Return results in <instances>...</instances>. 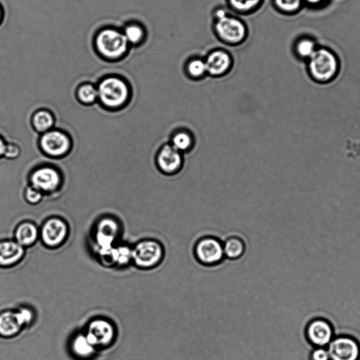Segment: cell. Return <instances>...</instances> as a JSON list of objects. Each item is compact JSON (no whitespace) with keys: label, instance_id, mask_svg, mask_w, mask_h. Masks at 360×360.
Wrapping results in <instances>:
<instances>
[{"label":"cell","instance_id":"8992f818","mask_svg":"<svg viewBox=\"0 0 360 360\" xmlns=\"http://www.w3.org/2000/svg\"><path fill=\"white\" fill-rule=\"evenodd\" d=\"M39 145L47 156L59 158L67 156L70 152L72 142L66 133L54 129L41 135Z\"/></svg>","mask_w":360,"mask_h":360},{"label":"cell","instance_id":"1f68e13d","mask_svg":"<svg viewBox=\"0 0 360 360\" xmlns=\"http://www.w3.org/2000/svg\"><path fill=\"white\" fill-rule=\"evenodd\" d=\"M17 314L23 326L31 324L33 319V312L26 308L19 309V311H17Z\"/></svg>","mask_w":360,"mask_h":360},{"label":"cell","instance_id":"ffe728a7","mask_svg":"<svg viewBox=\"0 0 360 360\" xmlns=\"http://www.w3.org/2000/svg\"><path fill=\"white\" fill-rule=\"evenodd\" d=\"M31 122L34 130L42 135L54 129L55 118L49 111L40 109L33 115Z\"/></svg>","mask_w":360,"mask_h":360},{"label":"cell","instance_id":"5bb4252c","mask_svg":"<svg viewBox=\"0 0 360 360\" xmlns=\"http://www.w3.org/2000/svg\"><path fill=\"white\" fill-rule=\"evenodd\" d=\"M113 326L104 320H95L88 326L85 335L88 341L94 346H108L115 337Z\"/></svg>","mask_w":360,"mask_h":360},{"label":"cell","instance_id":"f546056e","mask_svg":"<svg viewBox=\"0 0 360 360\" xmlns=\"http://www.w3.org/2000/svg\"><path fill=\"white\" fill-rule=\"evenodd\" d=\"M43 197V193L30 186L25 190L24 198L28 204L37 205L42 202Z\"/></svg>","mask_w":360,"mask_h":360},{"label":"cell","instance_id":"2e32d148","mask_svg":"<svg viewBox=\"0 0 360 360\" xmlns=\"http://www.w3.org/2000/svg\"><path fill=\"white\" fill-rule=\"evenodd\" d=\"M24 254V248L16 241L0 242V267L8 268L17 264Z\"/></svg>","mask_w":360,"mask_h":360},{"label":"cell","instance_id":"d590c367","mask_svg":"<svg viewBox=\"0 0 360 360\" xmlns=\"http://www.w3.org/2000/svg\"><path fill=\"white\" fill-rule=\"evenodd\" d=\"M5 20V10L1 4H0V26L3 24Z\"/></svg>","mask_w":360,"mask_h":360},{"label":"cell","instance_id":"d6a6232c","mask_svg":"<svg viewBox=\"0 0 360 360\" xmlns=\"http://www.w3.org/2000/svg\"><path fill=\"white\" fill-rule=\"evenodd\" d=\"M311 360H330L327 349L325 347H316L311 352Z\"/></svg>","mask_w":360,"mask_h":360},{"label":"cell","instance_id":"ba28073f","mask_svg":"<svg viewBox=\"0 0 360 360\" xmlns=\"http://www.w3.org/2000/svg\"><path fill=\"white\" fill-rule=\"evenodd\" d=\"M215 29L222 41L232 44L242 42L247 35L245 23L227 15L216 19Z\"/></svg>","mask_w":360,"mask_h":360},{"label":"cell","instance_id":"e0dca14e","mask_svg":"<svg viewBox=\"0 0 360 360\" xmlns=\"http://www.w3.org/2000/svg\"><path fill=\"white\" fill-rule=\"evenodd\" d=\"M22 327L17 312L7 311L0 313V336L13 337L20 332Z\"/></svg>","mask_w":360,"mask_h":360},{"label":"cell","instance_id":"603a6c76","mask_svg":"<svg viewBox=\"0 0 360 360\" xmlns=\"http://www.w3.org/2000/svg\"><path fill=\"white\" fill-rule=\"evenodd\" d=\"M122 31L131 47L138 46L145 40V30L138 23H129Z\"/></svg>","mask_w":360,"mask_h":360},{"label":"cell","instance_id":"ac0fdd59","mask_svg":"<svg viewBox=\"0 0 360 360\" xmlns=\"http://www.w3.org/2000/svg\"><path fill=\"white\" fill-rule=\"evenodd\" d=\"M16 242L23 247L34 245L38 237V227L31 221L21 222L15 229Z\"/></svg>","mask_w":360,"mask_h":360},{"label":"cell","instance_id":"3957f363","mask_svg":"<svg viewBox=\"0 0 360 360\" xmlns=\"http://www.w3.org/2000/svg\"><path fill=\"white\" fill-rule=\"evenodd\" d=\"M310 77L320 84H327L334 81L340 72L337 56L327 48H318L308 60Z\"/></svg>","mask_w":360,"mask_h":360},{"label":"cell","instance_id":"4dcf8cb0","mask_svg":"<svg viewBox=\"0 0 360 360\" xmlns=\"http://www.w3.org/2000/svg\"><path fill=\"white\" fill-rule=\"evenodd\" d=\"M21 149L19 147L14 143H7L6 150L4 157L8 160H15L19 157Z\"/></svg>","mask_w":360,"mask_h":360},{"label":"cell","instance_id":"9c48e42d","mask_svg":"<svg viewBox=\"0 0 360 360\" xmlns=\"http://www.w3.org/2000/svg\"><path fill=\"white\" fill-rule=\"evenodd\" d=\"M96 238L101 247L100 253L106 256L112 249V243L122 230V224L114 217H101L95 224Z\"/></svg>","mask_w":360,"mask_h":360},{"label":"cell","instance_id":"52a82bcc","mask_svg":"<svg viewBox=\"0 0 360 360\" xmlns=\"http://www.w3.org/2000/svg\"><path fill=\"white\" fill-rule=\"evenodd\" d=\"M63 184L61 173L51 165L35 169L29 177V186L44 195L56 192Z\"/></svg>","mask_w":360,"mask_h":360},{"label":"cell","instance_id":"9a60e30c","mask_svg":"<svg viewBox=\"0 0 360 360\" xmlns=\"http://www.w3.org/2000/svg\"><path fill=\"white\" fill-rule=\"evenodd\" d=\"M207 74L213 77H220L227 74L232 62L230 55L224 50L212 51L206 59Z\"/></svg>","mask_w":360,"mask_h":360},{"label":"cell","instance_id":"d6986e66","mask_svg":"<svg viewBox=\"0 0 360 360\" xmlns=\"http://www.w3.org/2000/svg\"><path fill=\"white\" fill-rule=\"evenodd\" d=\"M244 240L238 236H229L223 242V250L225 259L236 261L244 256L246 252Z\"/></svg>","mask_w":360,"mask_h":360},{"label":"cell","instance_id":"4fadbf2b","mask_svg":"<svg viewBox=\"0 0 360 360\" xmlns=\"http://www.w3.org/2000/svg\"><path fill=\"white\" fill-rule=\"evenodd\" d=\"M306 336L309 341L316 347H325L334 338V329L329 322L318 318L309 324Z\"/></svg>","mask_w":360,"mask_h":360},{"label":"cell","instance_id":"7c38bea8","mask_svg":"<svg viewBox=\"0 0 360 360\" xmlns=\"http://www.w3.org/2000/svg\"><path fill=\"white\" fill-rule=\"evenodd\" d=\"M183 163V154L175 149L170 144L163 145L156 154V165L165 174H177L181 170Z\"/></svg>","mask_w":360,"mask_h":360},{"label":"cell","instance_id":"277c9868","mask_svg":"<svg viewBox=\"0 0 360 360\" xmlns=\"http://www.w3.org/2000/svg\"><path fill=\"white\" fill-rule=\"evenodd\" d=\"M164 256L163 245L154 238L142 239L133 248V263L140 270H150L158 267Z\"/></svg>","mask_w":360,"mask_h":360},{"label":"cell","instance_id":"f1b7e54d","mask_svg":"<svg viewBox=\"0 0 360 360\" xmlns=\"http://www.w3.org/2000/svg\"><path fill=\"white\" fill-rule=\"evenodd\" d=\"M113 261L122 265H128L133 262V248L124 246L114 249Z\"/></svg>","mask_w":360,"mask_h":360},{"label":"cell","instance_id":"484cf974","mask_svg":"<svg viewBox=\"0 0 360 360\" xmlns=\"http://www.w3.org/2000/svg\"><path fill=\"white\" fill-rule=\"evenodd\" d=\"M304 3L303 0H275L276 8L287 15L297 13L302 9Z\"/></svg>","mask_w":360,"mask_h":360},{"label":"cell","instance_id":"30bf717a","mask_svg":"<svg viewBox=\"0 0 360 360\" xmlns=\"http://www.w3.org/2000/svg\"><path fill=\"white\" fill-rule=\"evenodd\" d=\"M69 227L65 220L58 217L46 220L41 227L43 243L51 248L61 245L67 237Z\"/></svg>","mask_w":360,"mask_h":360},{"label":"cell","instance_id":"7a4b0ae2","mask_svg":"<svg viewBox=\"0 0 360 360\" xmlns=\"http://www.w3.org/2000/svg\"><path fill=\"white\" fill-rule=\"evenodd\" d=\"M98 101L106 109L115 111L124 108L130 101L132 89L123 77L108 75L101 79L97 85Z\"/></svg>","mask_w":360,"mask_h":360},{"label":"cell","instance_id":"836d02e7","mask_svg":"<svg viewBox=\"0 0 360 360\" xmlns=\"http://www.w3.org/2000/svg\"><path fill=\"white\" fill-rule=\"evenodd\" d=\"M6 147H7V142L5 141V140L1 136H0V158H2L4 157Z\"/></svg>","mask_w":360,"mask_h":360},{"label":"cell","instance_id":"4316f807","mask_svg":"<svg viewBox=\"0 0 360 360\" xmlns=\"http://www.w3.org/2000/svg\"><path fill=\"white\" fill-rule=\"evenodd\" d=\"M187 72L195 80L201 79L208 74L205 61L199 58L192 60L188 65Z\"/></svg>","mask_w":360,"mask_h":360},{"label":"cell","instance_id":"d4e9b609","mask_svg":"<svg viewBox=\"0 0 360 360\" xmlns=\"http://www.w3.org/2000/svg\"><path fill=\"white\" fill-rule=\"evenodd\" d=\"M72 348L76 355L88 357L93 354L95 347L88 341L86 336L80 334L74 340Z\"/></svg>","mask_w":360,"mask_h":360},{"label":"cell","instance_id":"83f0119b","mask_svg":"<svg viewBox=\"0 0 360 360\" xmlns=\"http://www.w3.org/2000/svg\"><path fill=\"white\" fill-rule=\"evenodd\" d=\"M262 0H229L230 6L241 13H250L257 8Z\"/></svg>","mask_w":360,"mask_h":360},{"label":"cell","instance_id":"6da1fadb","mask_svg":"<svg viewBox=\"0 0 360 360\" xmlns=\"http://www.w3.org/2000/svg\"><path fill=\"white\" fill-rule=\"evenodd\" d=\"M93 46L98 56L109 63L121 61L131 49L123 31L113 26L99 29L94 36Z\"/></svg>","mask_w":360,"mask_h":360},{"label":"cell","instance_id":"7402d4cb","mask_svg":"<svg viewBox=\"0 0 360 360\" xmlns=\"http://www.w3.org/2000/svg\"><path fill=\"white\" fill-rule=\"evenodd\" d=\"M79 101L84 105H92L98 101V90L97 85L85 83L79 86L76 90Z\"/></svg>","mask_w":360,"mask_h":360},{"label":"cell","instance_id":"5b68a950","mask_svg":"<svg viewBox=\"0 0 360 360\" xmlns=\"http://www.w3.org/2000/svg\"><path fill=\"white\" fill-rule=\"evenodd\" d=\"M197 261L206 267L215 266L225 259L223 243L214 236H204L198 240L194 249Z\"/></svg>","mask_w":360,"mask_h":360},{"label":"cell","instance_id":"e575fe53","mask_svg":"<svg viewBox=\"0 0 360 360\" xmlns=\"http://www.w3.org/2000/svg\"><path fill=\"white\" fill-rule=\"evenodd\" d=\"M304 3L311 6H318L325 2V0H303Z\"/></svg>","mask_w":360,"mask_h":360},{"label":"cell","instance_id":"8fae6325","mask_svg":"<svg viewBox=\"0 0 360 360\" xmlns=\"http://www.w3.org/2000/svg\"><path fill=\"white\" fill-rule=\"evenodd\" d=\"M330 360H359L360 345L357 340L347 336L333 338L328 345Z\"/></svg>","mask_w":360,"mask_h":360},{"label":"cell","instance_id":"cb8c5ba5","mask_svg":"<svg viewBox=\"0 0 360 360\" xmlns=\"http://www.w3.org/2000/svg\"><path fill=\"white\" fill-rule=\"evenodd\" d=\"M318 49L316 42L309 38L298 40L295 45V51L299 58L309 60Z\"/></svg>","mask_w":360,"mask_h":360},{"label":"cell","instance_id":"44dd1931","mask_svg":"<svg viewBox=\"0 0 360 360\" xmlns=\"http://www.w3.org/2000/svg\"><path fill=\"white\" fill-rule=\"evenodd\" d=\"M195 140L193 133L187 130L175 132L171 138V145L180 153L190 152L195 147Z\"/></svg>","mask_w":360,"mask_h":360}]
</instances>
